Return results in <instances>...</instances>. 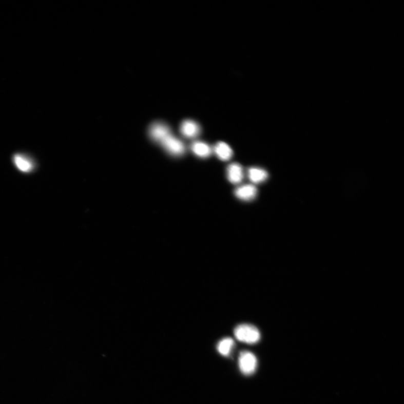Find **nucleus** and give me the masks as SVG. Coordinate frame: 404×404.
I'll use <instances>...</instances> for the list:
<instances>
[{
    "label": "nucleus",
    "mask_w": 404,
    "mask_h": 404,
    "mask_svg": "<svg viewBox=\"0 0 404 404\" xmlns=\"http://www.w3.org/2000/svg\"><path fill=\"white\" fill-rule=\"evenodd\" d=\"M237 339L248 344H255L261 338V334L257 328L250 324L238 325L234 330Z\"/></svg>",
    "instance_id": "obj_1"
},
{
    "label": "nucleus",
    "mask_w": 404,
    "mask_h": 404,
    "mask_svg": "<svg viewBox=\"0 0 404 404\" xmlns=\"http://www.w3.org/2000/svg\"><path fill=\"white\" fill-rule=\"evenodd\" d=\"M239 366L241 372L246 376L254 373L257 366L256 356L249 352H243L240 354Z\"/></svg>",
    "instance_id": "obj_2"
},
{
    "label": "nucleus",
    "mask_w": 404,
    "mask_h": 404,
    "mask_svg": "<svg viewBox=\"0 0 404 404\" xmlns=\"http://www.w3.org/2000/svg\"><path fill=\"white\" fill-rule=\"evenodd\" d=\"M168 153L175 156H180L185 152V146L183 142L171 134L167 137L161 143Z\"/></svg>",
    "instance_id": "obj_3"
},
{
    "label": "nucleus",
    "mask_w": 404,
    "mask_h": 404,
    "mask_svg": "<svg viewBox=\"0 0 404 404\" xmlns=\"http://www.w3.org/2000/svg\"><path fill=\"white\" fill-rule=\"evenodd\" d=\"M13 162L18 170L23 173L31 172L35 168V164L32 159L26 155L15 154L13 157Z\"/></svg>",
    "instance_id": "obj_4"
},
{
    "label": "nucleus",
    "mask_w": 404,
    "mask_h": 404,
    "mask_svg": "<svg viewBox=\"0 0 404 404\" xmlns=\"http://www.w3.org/2000/svg\"><path fill=\"white\" fill-rule=\"evenodd\" d=\"M171 131L165 124L157 123L153 124L149 129V134L154 141L161 143L170 135Z\"/></svg>",
    "instance_id": "obj_5"
},
{
    "label": "nucleus",
    "mask_w": 404,
    "mask_h": 404,
    "mask_svg": "<svg viewBox=\"0 0 404 404\" xmlns=\"http://www.w3.org/2000/svg\"><path fill=\"white\" fill-rule=\"evenodd\" d=\"M257 189L255 185L246 184L238 187L235 190V195L240 200L244 201H251L256 198Z\"/></svg>",
    "instance_id": "obj_6"
},
{
    "label": "nucleus",
    "mask_w": 404,
    "mask_h": 404,
    "mask_svg": "<svg viewBox=\"0 0 404 404\" xmlns=\"http://www.w3.org/2000/svg\"><path fill=\"white\" fill-rule=\"evenodd\" d=\"M228 180L234 184H238L242 182L244 178L243 170L242 166L238 163H233L227 168Z\"/></svg>",
    "instance_id": "obj_7"
},
{
    "label": "nucleus",
    "mask_w": 404,
    "mask_h": 404,
    "mask_svg": "<svg viewBox=\"0 0 404 404\" xmlns=\"http://www.w3.org/2000/svg\"><path fill=\"white\" fill-rule=\"evenodd\" d=\"M183 135L188 138H195L200 134L201 129L197 123L191 120L184 121L180 128Z\"/></svg>",
    "instance_id": "obj_8"
},
{
    "label": "nucleus",
    "mask_w": 404,
    "mask_h": 404,
    "mask_svg": "<svg viewBox=\"0 0 404 404\" xmlns=\"http://www.w3.org/2000/svg\"><path fill=\"white\" fill-rule=\"evenodd\" d=\"M191 149L196 156L201 158H207L213 153V149L206 143L195 141L191 144Z\"/></svg>",
    "instance_id": "obj_9"
},
{
    "label": "nucleus",
    "mask_w": 404,
    "mask_h": 404,
    "mask_svg": "<svg viewBox=\"0 0 404 404\" xmlns=\"http://www.w3.org/2000/svg\"><path fill=\"white\" fill-rule=\"evenodd\" d=\"M216 156L222 161L230 160L233 155V150L227 144L220 142L217 143L214 148Z\"/></svg>",
    "instance_id": "obj_10"
},
{
    "label": "nucleus",
    "mask_w": 404,
    "mask_h": 404,
    "mask_svg": "<svg viewBox=\"0 0 404 404\" xmlns=\"http://www.w3.org/2000/svg\"><path fill=\"white\" fill-rule=\"evenodd\" d=\"M248 176L251 182L255 184L264 182L268 177L267 172L259 167H251L248 170Z\"/></svg>",
    "instance_id": "obj_11"
},
{
    "label": "nucleus",
    "mask_w": 404,
    "mask_h": 404,
    "mask_svg": "<svg viewBox=\"0 0 404 404\" xmlns=\"http://www.w3.org/2000/svg\"><path fill=\"white\" fill-rule=\"evenodd\" d=\"M234 341L230 337L221 340L217 345L218 352L222 355L227 357L230 355L234 347Z\"/></svg>",
    "instance_id": "obj_12"
}]
</instances>
